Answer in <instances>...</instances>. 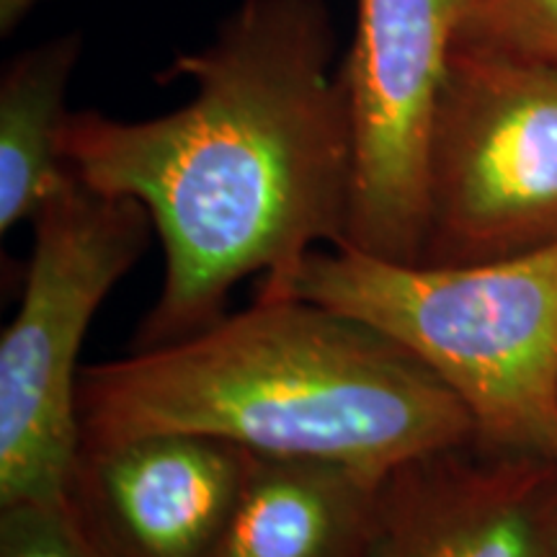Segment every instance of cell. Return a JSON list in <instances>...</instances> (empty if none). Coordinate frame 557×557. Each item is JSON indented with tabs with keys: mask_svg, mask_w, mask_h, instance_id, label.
<instances>
[{
	"mask_svg": "<svg viewBox=\"0 0 557 557\" xmlns=\"http://www.w3.org/2000/svg\"><path fill=\"white\" fill-rule=\"evenodd\" d=\"M557 243V65L459 50L429 158L421 267L508 259Z\"/></svg>",
	"mask_w": 557,
	"mask_h": 557,
	"instance_id": "5",
	"label": "cell"
},
{
	"mask_svg": "<svg viewBox=\"0 0 557 557\" xmlns=\"http://www.w3.org/2000/svg\"><path fill=\"white\" fill-rule=\"evenodd\" d=\"M385 472L250 451L212 557H364Z\"/></svg>",
	"mask_w": 557,
	"mask_h": 557,
	"instance_id": "9",
	"label": "cell"
},
{
	"mask_svg": "<svg viewBox=\"0 0 557 557\" xmlns=\"http://www.w3.org/2000/svg\"><path fill=\"white\" fill-rule=\"evenodd\" d=\"M45 3H54V0H0V34L9 37L24 24V18L29 16L34 9Z\"/></svg>",
	"mask_w": 557,
	"mask_h": 557,
	"instance_id": "13",
	"label": "cell"
},
{
	"mask_svg": "<svg viewBox=\"0 0 557 557\" xmlns=\"http://www.w3.org/2000/svg\"><path fill=\"white\" fill-rule=\"evenodd\" d=\"M287 297L400 344L462 400L485 442L557 451V243L462 267L315 250Z\"/></svg>",
	"mask_w": 557,
	"mask_h": 557,
	"instance_id": "3",
	"label": "cell"
},
{
	"mask_svg": "<svg viewBox=\"0 0 557 557\" xmlns=\"http://www.w3.org/2000/svg\"><path fill=\"white\" fill-rule=\"evenodd\" d=\"M0 557H96L65 498L0 506Z\"/></svg>",
	"mask_w": 557,
	"mask_h": 557,
	"instance_id": "12",
	"label": "cell"
},
{
	"mask_svg": "<svg viewBox=\"0 0 557 557\" xmlns=\"http://www.w3.org/2000/svg\"><path fill=\"white\" fill-rule=\"evenodd\" d=\"M455 47L557 65V0H470Z\"/></svg>",
	"mask_w": 557,
	"mask_h": 557,
	"instance_id": "11",
	"label": "cell"
},
{
	"mask_svg": "<svg viewBox=\"0 0 557 557\" xmlns=\"http://www.w3.org/2000/svg\"><path fill=\"white\" fill-rule=\"evenodd\" d=\"M32 227L24 292L0 338V506L65 498L81 447V346L156 230L137 199L94 189L75 173Z\"/></svg>",
	"mask_w": 557,
	"mask_h": 557,
	"instance_id": "4",
	"label": "cell"
},
{
	"mask_svg": "<svg viewBox=\"0 0 557 557\" xmlns=\"http://www.w3.org/2000/svg\"><path fill=\"white\" fill-rule=\"evenodd\" d=\"M364 557H557V451L472 436L395 465Z\"/></svg>",
	"mask_w": 557,
	"mask_h": 557,
	"instance_id": "7",
	"label": "cell"
},
{
	"mask_svg": "<svg viewBox=\"0 0 557 557\" xmlns=\"http://www.w3.org/2000/svg\"><path fill=\"white\" fill-rule=\"evenodd\" d=\"M248 457L184 431L81 444L65 504L96 557H212Z\"/></svg>",
	"mask_w": 557,
	"mask_h": 557,
	"instance_id": "8",
	"label": "cell"
},
{
	"mask_svg": "<svg viewBox=\"0 0 557 557\" xmlns=\"http://www.w3.org/2000/svg\"><path fill=\"white\" fill-rule=\"evenodd\" d=\"M325 0H243L199 52L169 70L184 107L124 122L70 111L62 158L83 184L137 199L165 253L160 297L132 351L191 338L261 274L284 299L318 246L346 243L351 132Z\"/></svg>",
	"mask_w": 557,
	"mask_h": 557,
	"instance_id": "1",
	"label": "cell"
},
{
	"mask_svg": "<svg viewBox=\"0 0 557 557\" xmlns=\"http://www.w3.org/2000/svg\"><path fill=\"white\" fill-rule=\"evenodd\" d=\"M468 5L357 0L354 39L338 65L351 132V207L341 248L418 263L431 139Z\"/></svg>",
	"mask_w": 557,
	"mask_h": 557,
	"instance_id": "6",
	"label": "cell"
},
{
	"mask_svg": "<svg viewBox=\"0 0 557 557\" xmlns=\"http://www.w3.org/2000/svg\"><path fill=\"white\" fill-rule=\"evenodd\" d=\"M75 410L81 444L184 431L382 472L478 436L462 400L400 344L299 297L83 367Z\"/></svg>",
	"mask_w": 557,
	"mask_h": 557,
	"instance_id": "2",
	"label": "cell"
},
{
	"mask_svg": "<svg viewBox=\"0 0 557 557\" xmlns=\"http://www.w3.org/2000/svg\"><path fill=\"white\" fill-rule=\"evenodd\" d=\"M83 50L81 34L29 47L0 78V233L32 222L67 184L62 158L65 96Z\"/></svg>",
	"mask_w": 557,
	"mask_h": 557,
	"instance_id": "10",
	"label": "cell"
}]
</instances>
